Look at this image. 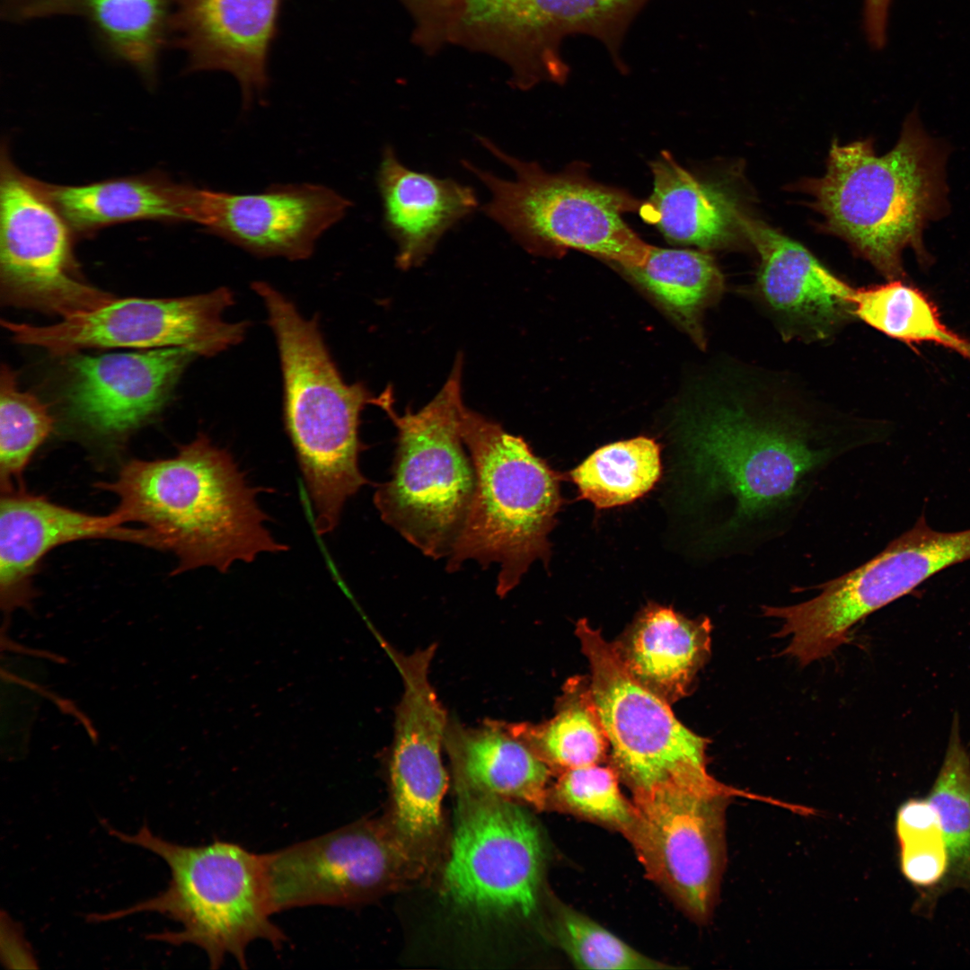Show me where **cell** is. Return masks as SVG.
<instances>
[{
    "label": "cell",
    "instance_id": "1",
    "mask_svg": "<svg viewBox=\"0 0 970 970\" xmlns=\"http://www.w3.org/2000/svg\"><path fill=\"white\" fill-rule=\"evenodd\" d=\"M761 381L740 375L687 425L692 469L712 512L710 540L726 556L783 536L823 474L874 439L863 421Z\"/></svg>",
    "mask_w": 970,
    "mask_h": 970
},
{
    "label": "cell",
    "instance_id": "2",
    "mask_svg": "<svg viewBox=\"0 0 970 970\" xmlns=\"http://www.w3.org/2000/svg\"><path fill=\"white\" fill-rule=\"evenodd\" d=\"M98 487L117 496L113 512L123 525H142L161 550L175 555L174 575L201 567L225 573L235 561L287 550L264 525L269 518L256 499L260 489L204 433L172 457L129 461L113 481Z\"/></svg>",
    "mask_w": 970,
    "mask_h": 970
},
{
    "label": "cell",
    "instance_id": "3",
    "mask_svg": "<svg viewBox=\"0 0 970 970\" xmlns=\"http://www.w3.org/2000/svg\"><path fill=\"white\" fill-rule=\"evenodd\" d=\"M276 338L284 392V421L319 535L339 525L347 501L367 483L359 467L365 445L360 414L376 404L363 383L342 378L317 318L306 319L270 284L254 281Z\"/></svg>",
    "mask_w": 970,
    "mask_h": 970
},
{
    "label": "cell",
    "instance_id": "4",
    "mask_svg": "<svg viewBox=\"0 0 970 970\" xmlns=\"http://www.w3.org/2000/svg\"><path fill=\"white\" fill-rule=\"evenodd\" d=\"M945 153L906 119L895 146L877 156L871 144H833L825 174L813 191L827 225L888 279L904 276L901 255L913 248L926 260V224L946 209Z\"/></svg>",
    "mask_w": 970,
    "mask_h": 970
},
{
    "label": "cell",
    "instance_id": "5",
    "mask_svg": "<svg viewBox=\"0 0 970 970\" xmlns=\"http://www.w3.org/2000/svg\"><path fill=\"white\" fill-rule=\"evenodd\" d=\"M109 833L161 857L171 878L157 895L128 908L93 914L90 920L111 921L143 912L163 914L179 922L181 930L152 934L150 939L197 946L214 969L227 956L246 968V949L252 941L266 940L279 948L287 940L270 919L262 854L220 841L184 846L154 835L146 825L134 834L112 828Z\"/></svg>",
    "mask_w": 970,
    "mask_h": 970
},
{
    "label": "cell",
    "instance_id": "6",
    "mask_svg": "<svg viewBox=\"0 0 970 970\" xmlns=\"http://www.w3.org/2000/svg\"><path fill=\"white\" fill-rule=\"evenodd\" d=\"M461 433L475 489L446 569L471 560L483 567L497 563V593L504 596L534 561L548 560V535L561 505L560 475L522 437L465 406Z\"/></svg>",
    "mask_w": 970,
    "mask_h": 970
},
{
    "label": "cell",
    "instance_id": "7",
    "mask_svg": "<svg viewBox=\"0 0 970 970\" xmlns=\"http://www.w3.org/2000/svg\"><path fill=\"white\" fill-rule=\"evenodd\" d=\"M463 361L459 354L441 390L418 411L396 413L389 391L380 405L398 435L391 479L375 490V506L384 523L433 559L450 554L475 489L461 433Z\"/></svg>",
    "mask_w": 970,
    "mask_h": 970
},
{
    "label": "cell",
    "instance_id": "8",
    "mask_svg": "<svg viewBox=\"0 0 970 970\" xmlns=\"http://www.w3.org/2000/svg\"><path fill=\"white\" fill-rule=\"evenodd\" d=\"M479 139L514 171L515 180L500 179L468 162L463 165L491 193L485 214L525 249L545 255L574 249L622 269L644 261L650 245L623 219L641 204L630 194L595 181L583 163L548 172L504 153L485 137Z\"/></svg>",
    "mask_w": 970,
    "mask_h": 970
},
{
    "label": "cell",
    "instance_id": "9",
    "mask_svg": "<svg viewBox=\"0 0 970 970\" xmlns=\"http://www.w3.org/2000/svg\"><path fill=\"white\" fill-rule=\"evenodd\" d=\"M576 635L589 663V692L611 748L612 767L633 796L667 787H722L707 771L709 739L682 724L668 702L639 683L614 643L586 620L577 623Z\"/></svg>",
    "mask_w": 970,
    "mask_h": 970
},
{
    "label": "cell",
    "instance_id": "10",
    "mask_svg": "<svg viewBox=\"0 0 970 970\" xmlns=\"http://www.w3.org/2000/svg\"><path fill=\"white\" fill-rule=\"evenodd\" d=\"M648 1L464 0L452 42L502 60L517 88L562 84L569 75L561 55L566 38L593 37L619 59L625 33Z\"/></svg>",
    "mask_w": 970,
    "mask_h": 970
},
{
    "label": "cell",
    "instance_id": "11",
    "mask_svg": "<svg viewBox=\"0 0 970 970\" xmlns=\"http://www.w3.org/2000/svg\"><path fill=\"white\" fill-rule=\"evenodd\" d=\"M736 796L772 801L724 785L662 788L634 795L625 836L647 874L692 919L709 920L726 861V809Z\"/></svg>",
    "mask_w": 970,
    "mask_h": 970
},
{
    "label": "cell",
    "instance_id": "12",
    "mask_svg": "<svg viewBox=\"0 0 970 970\" xmlns=\"http://www.w3.org/2000/svg\"><path fill=\"white\" fill-rule=\"evenodd\" d=\"M234 303L226 287L171 298L114 297L95 310L38 326L2 320L16 343L37 346L66 357L94 348H186L212 357L239 344L247 323L229 322L225 313Z\"/></svg>",
    "mask_w": 970,
    "mask_h": 970
},
{
    "label": "cell",
    "instance_id": "13",
    "mask_svg": "<svg viewBox=\"0 0 970 970\" xmlns=\"http://www.w3.org/2000/svg\"><path fill=\"white\" fill-rule=\"evenodd\" d=\"M421 855L370 820L262 854L271 911L368 901L410 878Z\"/></svg>",
    "mask_w": 970,
    "mask_h": 970
},
{
    "label": "cell",
    "instance_id": "14",
    "mask_svg": "<svg viewBox=\"0 0 970 970\" xmlns=\"http://www.w3.org/2000/svg\"><path fill=\"white\" fill-rule=\"evenodd\" d=\"M461 788L468 799L444 875L445 895L480 914L530 916L544 857L536 824L507 798Z\"/></svg>",
    "mask_w": 970,
    "mask_h": 970
},
{
    "label": "cell",
    "instance_id": "15",
    "mask_svg": "<svg viewBox=\"0 0 970 970\" xmlns=\"http://www.w3.org/2000/svg\"><path fill=\"white\" fill-rule=\"evenodd\" d=\"M69 225L41 184L2 164L0 295L6 305L67 318L114 296L84 280L75 263Z\"/></svg>",
    "mask_w": 970,
    "mask_h": 970
},
{
    "label": "cell",
    "instance_id": "16",
    "mask_svg": "<svg viewBox=\"0 0 970 970\" xmlns=\"http://www.w3.org/2000/svg\"><path fill=\"white\" fill-rule=\"evenodd\" d=\"M434 651L429 646L410 655L390 652L403 682L390 763V824L421 854L438 834L447 785L441 749L448 719L428 679Z\"/></svg>",
    "mask_w": 970,
    "mask_h": 970
},
{
    "label": "cell",
    "instance_id": "17",
    "mask_svg": "<svg viewBox=\"0 0 970 970\" xmlns=\"http://www.w3.org/2000/svg\"><path fill=\"white\" fill-rule=\"evenodd\" d=\"M350 206L334 190L313 183L250 194L196 188L191 222L257 257L301 260Z\"/></svg>",
    "mask_w": 970,
    "mask_h": 970
},
{
    "label": "cell",
    "instance_id": "18",
    "mask_svg": "<svg viewBox=\"0 0 970 970\" xmlns=\"http://www.w3.org/2000/svg\"><path fill=\"white\" fill-rule=\"evenodd\" d=\"M66 357L61 399L67 418L93 435L119 437L160 411L198 356L172 347Z\"/></svg>",
    "mask_w": 970,
    "mask_h": 970
},
{
    "label": "cell",
    "instance_id": "19",
    "mask_svg": "<svg viewBox=\"0 0 970 970\" xmlns=\"http://www.w3.org/2000/svg\"><path fill=\"white\" fill-rule=\"evenodd\" d=\"M283 0H173L169 37L186 53L189 71L234 76L243 106L269 86V58Z\"/></svg>",
    "mask_w": 970,
    "mask_h": 970
},
{
    "label": "cell",
    "instance_id": "20",
    "mask_svg": "<svg viewBox=\"0 0 970 970\" xmlns=\"http://www.w3.org/2000/svg\"><path fill=\"white\" fill-rule=\"evenodd\" d=\"M87 539H111L159 550L147 529L129 528L112 512L94 516L35 496L25 489L2 493L0 500V605L4 617L30 609L39 562L51 550Z\"/></svg>",
    "mask_w": 970,
    "mask_h": 970
},
{
    "label": "cell",
    "instance_id": "21",
    "mask_svg": "<svg viewBox=\"0 0 970 970\" xmlns=\"http://www.w3.org/2000/svg\"><path fill=\"white\" fill-rule=\"evenodd\" d=\"M740 226L759 255L756 290L784 334L824 340L853 317V287L805 247L757 220L740 216Z\"/></svg>",
    "mask_w": 970,
    "mask_h": 970
},
{
    "label": "cell",
    "instance_id": "22",
    "mask_svg": "<svg viewBox=\"0 0 970 970\" xmlns=\"http://www.w3.org/2000/svg\"><path fill=\"white\" fill-rule=\"evenodd\" d=\"M969 560L970 529L936 531L921 516L876 556L833 578L830 595L843 618L859 622L938 572Z\"/></svg>",
    "mask_w": 970,
    "mask_h": 970
},
{
    "label": "cell",
    "instance_id": "23",
    "mask_svg": "<svg viewBox=\"0 0 970 970\" xmlns=\"http://www.w3.org/2000/svg\"><path fill=\"white\" fill-rule=\"evenodd\" d=\"M377 185L401 269L422 264L444 234L478 205L472 188L406 168L389 146L383 152Z\"/></svg>",
    "mask_w": 970,
    "mask_h": 970
},
{
    "label": "cell",
    "instance_id": "24",
    "mask_svg": "<svg viewBox=\"0 0 970 970\" xmlns=\"http://www.w3.org/2000/svg\"><path fill=\"white\" fill-rule=\"evenodd\" d=\"M708 617L689 619L669 607L646 606L615 642L629 673L672 704L688 695L711 653Z\"/></svg>",
    "mask_w": 970,
    "mask_h": 970
},
{
    "label": "cell",
    "instance_id": "25",
    "mask_svg": "<svg viewBox=\"0 0 970 970\" xmlns=\"http://www.w3.org/2000/svg\"><path fill=\"white\" fill-rule=\"evenodd\" d=\"M653 190L639 212L670 242L707 251L731 245L740 214L719 186L681 166L667 152L650 163Z\"/></svg>",
    "mask_w": 970,
    "mask_h": 970
},
{
    "label": "cell",
    "instance_id": "26",
    "mask_svg": "<svg viewBox=\"0 0 970 970\" xmlns=\"http://www.w3.org/2000/svg\"><path fill=\"white\" fill-rule=\"evenodd\" d=\"M445 745L461 787L537 808L547 804L551 767L507 725L470 728L448 720Z\"/></svg>",
    "mask_w": 970,
    "mask_h": 970
},
{
    "label": "cell",
    "instance_id": "27",
    "mask_svg": "<svg viewBox=\"0 0 970 970\" xmlns=\"http://www.w3.org/2000/svg\"><path fill=\"white\" fill-rule=\"evenodd\" d=\"M41 187L70 228L79 232L137 219H191L194 187L146 178Z\"/></svg>",
    "mask_w": 970,
    "mask_h": 970
},
{
    "label": "cell",
    "instance_id": "28",
    "mask_svg": "<svg viewBox=\"0 0 970 970\" xmlns=\"http://www.w3.org/2000/svg\"><path fill=\"white\" fill-rule=\"evenodd\" d=\"M662 305L701 346V317L717 302L724 279L713 258L701 251L650 245L644 261L622 269Z\"/></svg>",
    "mask_w": 970,
    "mask_h": 970
},
{
    "label": "cell",
    "instance_id": "29",
    "mask_svg": "<svg viewBox=\"0 0 970 970\" xmlns=\"http://www.w3.org/2000/svg\"><path fill=\"white\" fill-rule=\"evenodd\" d=\"M551 768L563 771L599 763L609 744L589 686L569 682L552 719L539 725H507Z\"/></svg>",
    "mask_w": 970,
    "mask_h": 970
},
{
    "label": "cell",
    "instance_id": "30",
    "mask_svg": "<svg viewBox=\"0 0 970 970\" xmlns=\"http://www.w3.org/2000/svg\"><path fill=\"white\" fill-rule=\"evenodd\" d=\"M850 300L854 317L890 338L908 345L935 343L970 359V341L941 322L926 294L902 279L853 288Z\"/></svg>",
    "mask_w": 970,
    "mask_h": 970
},
{
    "label": "cell",
    "instance_id": "31",
    "mask_svg": "<svg viewBox=\"0 0 970 970\" xmlns=\"http://www.w3.org/2000/svg\"><path fill=\"white\" fill-rule=\"evenodd\" d=\"M172 7L173 0H81L77 13L117 57L152 78L169 37Z\"/></svg>",
    "mask_w": 970,
    "mask_h": 970
},
{
    "label": "cell",
    "instance_id": "32",
    "mask_svg": "<svg viewBox=\"0 0 970 970\" xmlns=\"http://www.w3.org/2000/svg\"><path fill=\"white\" fill-rule=\"evenodd\" d=\"M660 475V447L646 436L604 445L570 472L580 496L598 508L634 501L648 492Z\"/></svg>",
    "mask_w": 970,
    "mask_h": 970
},
{
    "label": "cell",
    "instance_id": "33",
    "mask_svg": "<svg viewBox=\"0 0 970 970\" xmlns=\"http://www.w3.org/2000/svg\"><path fill=\"white\" fill-rule=\"evenodd\" d=\"M928 800L938 813L948 851V870L941 892L970 894V755L961 740L955 714L946 754Z\"/></svg>",
    "mask_w": 970,
    "mask_h": 970
},
{
    "label": "cell",
    "instance_id": "34",
    "mask_svg": "<svg viewBox=\"0 0 970 970\" xmlns=\"http://www.w3.org/2000/svg\"><path fill=\"white\" fill-rule=\"evenodd\" d=\"M54 419L47 405L17 385L5 365L0 373V484L2 493L24 489L22 476L33 454L48 437Z\"/></svg>",
    "mask_w": 970,
    "mask_h": 970
},
{
    "label": "cell",
    "instance_id": "35",
    "mask_svg": "<svg viewBox=\"0 0 970 970\" xmlns=\"http://www.w3.org/2000/svg\"><path fill=\"white\" fill-rule=\"evenodd\" d=\"M895 833L904 877L922 892L918 904L926 912L934 904L949 864L948 851L937 811L927 798L904 801L896 812ZM931 905V910H932Z\"/></svg>",
    "mask_w": 970,
    "mask_h": 970
},
{
    "label": "cell",
    "instance_id": "36",
    "mask_svg": "<svg viewBox=\"0 0 970 970\" xmlns=\"http://www.w3.org/2000/svg\"><path fill=\"white\" fill-rule=\"evenodd\" d=\"M618 779L613 767L599 763L568 769L549 789L548 800L626 836L635 818V807L621 792Z\"/></svg>",
    "mask_w": 970,
    "mask_h": 970
},
{
    "label": "cell",
    "instance_id": "37",
    "mask_svg": "<svg viewBox=\"0 0 970 970\" xmlns=\"http://www.w3.org/2000/svg\"><path fill=\"white\" fill-rule=\"evenodd\" d=\"M553 927L560 948L578 968H673L641 954L592 919L572 908L559 906Z\"/></svg>",
    "mask_w": 970,
    "mask_h": 970
},
{
    "label": "cell",
    "instance_id": "38",
    "mask_svg": "<svg viewBox=\"0 0 970 970\" xmlns=\"http://www.w3.org/2000/svg\"><path fill=\"white\" fill-rule=\"evenodd\" d=\"M415 22V41L429 52L450 41L464 0H401Z\"/></svg>",
    "mask_w": 970,
    "mask_h": 970
},
{
    "label": "cell",
    "instance_id": "39",
    "mask_svg": "<svg viewBox=\"0 0 970 970\" xmlns=\"http://www.w3.org/2000/svg\"><path fill=\"white\" fill-rule=\"evenodd\" d=\"M81 0H3L10 18L29 19L46 14L77 13Z\"/></svg>",
    "mask_w": 970,
    "mask_h": 970
}]
</instances>
